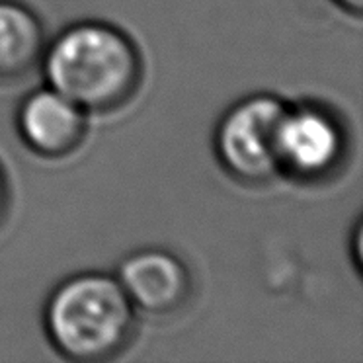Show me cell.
Listing matches in <instances>:
<instances>
[{
    "label": "cell",
    "mask_w": 363,
    "mask_h": 363,
    "mask_svg": "<svg viewBox=\"0 0 363 363\" xmlns=\"http://www.w3.org/2000/svg\"><path fill=\"white\" fill-rule=\"evenodd\" d=\"M48 48L40 16L20 0H0V82L30 77Z\"/></svg>",
    "instance_id": "cell-7"
},
{
    "label": "cell",
    "mask_w": 363,
    "mask_h": 363,
    "mask_svg": "<svg viewBox=\"0 0 363 363\" xmlns=\"http://www.w3.org/2000/svg\"><path fill=\"white\" fill-rule=\"evenodd\" d=\"M10 198H12V194H10L9 176H6V170L0 164V227L6 221V215H9L10 209Z\"/></svg>",
    "instance_id": "cell-8"
},
{
    "label": "cell",
    "mask_w": 363,
    "mask_h": 363,
    "mask_svg": "<svg viewBox=\"0 0 363 363\" xmlns=\"http://www.w3.org/2000/svg\"><path fill=\"white\" fill-rule=\"evenodd\" d=\"M48 86L86 113H110L131 102L143 84L141 51L118 26L82 20L48 41L41 59Z\"/></svg>",
    "instance_id": "cell-1"
},
{
    "label": "cell",
    "mask_w": 363,
    "mask_h": 363,
    "mask_svg": "<svg viewBox=\"0 0 363 363\" xmlns=\"http://www.w3.org/2000/svg\"><path fill=\"white\" fill-rule=\"evenodd\" d=\"M338 9H342L347 14L352 16H362V9H363V0H332Z\"/></svg>",
    "instance_id": "cell-9"
},
{
    "label": "cell",
    "mask_w": 363,
    "mask_h": 363,
    "mask_svg": "<svg viewBox=\"0 0 363 363\" xmlns=\"http://www.w3.org/2000/svg\"><path fill=\"white\" fill-rule=\"evenodd\" d=\"M287 104L258 92L238 100L223 113L213 133L217 162L242 186H262L277 172V129Z\"/></svg>",
    "instance_id": "cell-4"
},
{
    "label": "cell",
    "mask_w": 363,
    "mask_h": 363,
    "mask_svg": "<svg viewBox=\"0 0 363 363\" xmlns=\"http://www.w3.org/2000/svg\"><path fill=\"white\" fill-rule=\"evenodd\" d=\"M43 328L49 344L65 359L110 362L131 346L137 311L118 277L82 272L51 291L43 307Z\"/></svg>",
    "instance_id": "cell-2"
},
{
    "label": "cell",
    "mask_w": 363,
    "mask_h": 363,
    "mask_svg": "<svg viewBox=\"0 0 363 363\" xmlns=\"http://www.w3.org/2000/svg\"><path fill=\"white\" fill-rule=\"evenodd\" d=\"M16 129L33 155L59 160L82 147L88 133V113L55 88L43 86L20 102Z\"/></svg>",
    "instance_id": "cell-6"
},
{
    "label": "cell",
    "mask_w": 363,
    "mask_h": 363,
    "mask_svg": "<svg viewBox=\"0 0 363 363\" xmlns=\"http://www.w3.org/2000/svg\"><path fill=\"white\" fill-rule=\"evenodd\" d=\"M350 147L346 121L328 106L287 104L277 129V172L301 186H320L342 172Z\"/></svg>",
    "instance_id": "cell-3"
},
{
    "label": "cell",
    "mask_w": 363,
    "mask_h": 363,
    "mask_svg": "<svg viewBox=\"0 0 363 363\" xmlns=\"http://www.w3.org/2000/svg\"><path fill=\"white\" fill-rule=\"evenodd\" d=\"M119 285L137 315L164 318L178 315L194 293L190 268L162 248H143L123 258L118 268Z\"/></svg>",
    "instance_id": "cell-5"
}]
</instances>
